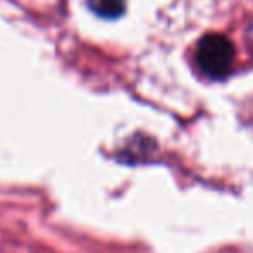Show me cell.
<instances>
[{"mask_svg": "<svg viewBox=\"0 0 253 253\" xmlns=\"http://www.w3.org/2000/svg\"><path fill=\"white\" fill-rule=\"evenodd\" d=\"M236 48L227 37L219 33H209L197 43V60L198 69L210 80L220 81L227 78L233 71Z\"/></svg>", "mask_w": 253, "mask_h": 253, "instance_id": "cell-1", "label": "cell"}, {"mask_svg": "<svg viewBox=\"0 0 253 253\" xmlns=\"http://www.w3.org/2000/svg\"><path fill=\"white\" fill-rule=\"evenodd\" d=\"M91 12L102 19H117L126 10V0H86Z\"/></svg>", "mask_w": 253, "mask_h": 253, "instance_id": "cell-2", "label": "cell"}, {"mask_svg": "<svg viewBox=\"0 0 253 253\" xmlns=\"http://www.w3.org/2000/svg\"><path fill=\"white\" fill-rule=\"evenodd\" d=\"M250 37H252V42H253V24L250 26Z\"/></svg>", "mask_w": 253, "mask_h": 253, "instance_id": "cell-3", "label": "cell"}]
</instances>
